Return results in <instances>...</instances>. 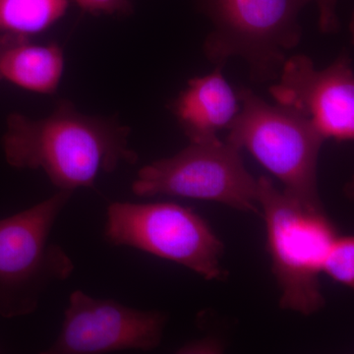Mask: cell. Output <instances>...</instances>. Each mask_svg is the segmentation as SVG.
<instances>
[{"label":"cell","mask_w":354,"mask_h":354,"mask_svg":"<svg viewBox=\"0 0 354 354\" xmlns=\"http://www.w3.org/2000/svg\"><path fill=\"white\" fill-rule=\"evenodd\" d=\"M167 316L95 299L82 290L69 297L57 341L46 353L100 354L152 351L162 341Z\"/></svg>","instance_id":"cell-9"},{"label":"cell","mask_w":354,"mask_h":354,"mask_svg":"<svg viewBox=\"0 0 354 354\" xmlns=\"http://www.w3.org/2000/svg\"><path fill=\"white\" fill-rule=\"evenodd\" d=\"M84 12L92 15H128L133 7L129 0H75Z\"/></svg>","instance_id":"cell-14"},{"label":"cell","mask_w":354,"mask_h":354,"mask_svg":"<svg viewBox=\"0 0 354 354\" xmlns=\"http://www.w3.org/2000/svg\"><path fill=\"white\" fill-rule=\"evenodd\" d=\"M315 2L319 14V28L323 34H335L339 30L337 9L339 0H312Z\"/></svg>","instance_id":"cell-15"},{"label":"cell","mask_w":354,"mask_h":354,"mask_svg":"<svg viewBox=\"0 0 354 354\" xmlns=\"http://www.w3.org/2000/svg\"><path fill=\"white\" fill-rule=\"evenodd\" d=\"M69 0H0V34L32 37L66 14Z\"/></svg>","instance_id":"cell-12"},{"label":"cell","mask_w":354,"mask_h":354,"mask_svg":"<svg viewBox=\"0 0 354 354\" xmlns=\"http://www.w3.org/2000/svg\"><path fill=\"white\" fill-rule=\"evenodd\" d=\"M64 65V50L57 44H37L29 37L0 34V82L51 95L59 86Z\"/></svg>","instance_id":"cell-11"},{"label":"cell","mask_w":354,"mask_h":354,"mask_svg":"<svg viewBox=\"0 0 354 354\" xmlns=\"http://www.w3.org/2000/svg\"><path fill=\"white\" fill-rule=\"evenodd\" d=\"M132 191L139 197L191 198L259 213L258 179L247 171L241 150L221 140L190 143L172 157L145 165L133 181Z\"/></svg>","instance_id":"cell-7"},{"label":"cell","mask_w":354,"mask_h":354,"mask_svg":"<svg viewBox=\"0 0 354 354\" xmlns=\"http://www.w3.org/2000/svg\"><path fill=\"white\" fill-rule=\"evenodd\" d=\"M322 272L337 283L354 286V241L353 236H337L324 258Z\"/></svg>","instance_id":"cell-13"},{"label":"cell","mask_w":354,"mask_h":354,"mask_svg":"<svg viewBox=\"0 0 354 354\" xmlns=\"http://www.w3.org/2000/svg\"><path fill=\"white\" fill-rule=\"evenodd\" d=\"M239 113L227 139L245 149L283 185V192L304 207L324 211L319 197L317 167L325 139L309 120L290 109L269 104L242 90Z\"/></svg>","instance_id":"cell-4"},{"label":"cell","mask_w":354,"mask_h":354,"mask_svg":"<svg viewBox=\"0 0 354 354\" xmlns=\"http://www.w3.org/2000/svg\"><path fill=\"white\" fill-rule=\"evenodd\" d=\"M223 348L221 346V342L216 339H202V341L190 342L186 344L183 348L179 349L180 353H216L218 351H223Z\"/></svg>","instance_id":"cell-16"},{"label":"cell","mask_w":354,"mask_h":354,"mask_svg":"<svg viewBox=\"0 0 354 354\" xmlns=\"http://www.w3.org/2000/svg\"><path fill=\"white\" fill-rule=\"evenodd\" d=\"M257 202L267 228L272 270L281 290V309L309 316L325 305L319 276L324 258L337 237L324 211L304 207L274 187L271 179H258Z\"/></svg>","instance_id":"cell-2"},{"label":"cell","mask_w":354,"mask_h":354,"mask_svg":"<svg viewBox=\"0 0 354 354\" xmlns=\"http://www.w3.org/2000/svg\"><path fill=\"white\" fill-rule=\"evenodd\" d=\"M276 81L270 88L276 104L304 116L325 140L353 139L354 74L346 51L322 70L307 55L288 57Z\"/></svg>","instance_id":"cell-8"},{"label":"cell","mask_w":354,"mask_h":354,"mask_svg":"<svg viewBox=\"0 0 354 354\" xmlns=\"http://www.w3.org/2000/svg\"><path fill=\"white\" fill-rule=\"evenodd\" d=\"M130 128L111 118L87 115L68 101L41 120L12 113L6 121L2 148L7 164L18 169H41L58 190L95 188L101 174L121 162L133 165Z\"/></svg>","instance_id":"cell-1"},{"label":"cell","mask_w":354,"mask_h":354,"mask_svg":"<svg viewBox=\"0 0 354 354\" xmlns=\"http://www.w3.org/2000/svg\"><path fill=\"white\" fill-rule=\"evenodd\" d=\"M104 236L113 245L171 261L208 281L227 274L221 266L223 242L202 216L176 203H111Z\"/></svg>","instance_id":"cell-6"},{"label":"cell","mask_w":354,"mask_h":354,"mask_svg":"<svg viewBox=\"0 0 354 354\" xmlns=\"http://www.w3.org/2000/svg\"><path fill=\"white\" fill-rule=\"evenodd\" d=\"M73 192L58 190L44 200L0 220V316L16 318L38 309L44 293L66 281L75 266L50 241L51 230Z\"/></svg>","instance_id":"cell-5"},{"label":"cell","mask_w":354,"mask_h":354,"mask_svg":"<svg viewBox=\"0 0 354 354\" xmlns=\"http://www.w3.org/2000/svg\"><path fill=\"white\" fill-rule=\"evenodd\" d=\"M312 0H200L213 30L203 50L216 66L239 57L253 82H276L301 41L299 14Z\"/></svg>","instance_id":"cell-3"},{"label":"cell","mask_w":354,"mask_h":354,"mask_svg":"<svg viewBox=\"0 0 354 354\" xmlns=\"http://www.w3.org/2000/svg\"><path fill=\"white\" fill-rule=\"evenodd\" d=\"M218 65L208 75L191 79L179 94L172 111L191 143L220 141L218 132L228 128L239 113V95Z\"/></svg>","instance_id":"cell-10"}]
</instances>
